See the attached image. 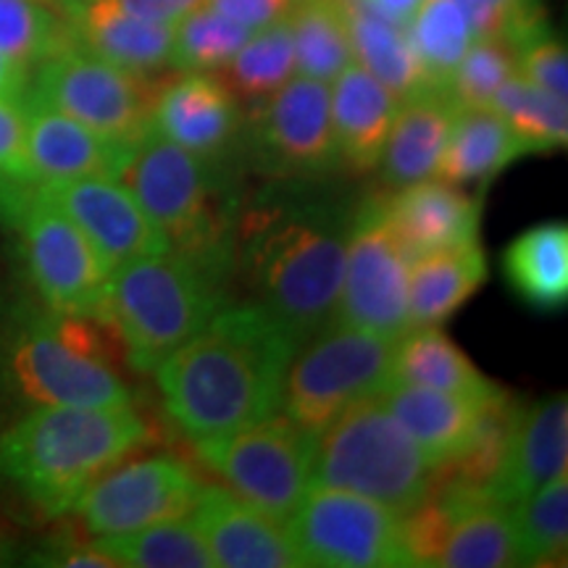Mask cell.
I'll return each mask as SVG.
<instances>
[{
  "label": "cell",
  "instance_id": "17",
  "mask_svg": "<svg viewBox=\"0 0 568 568\" xmlns=\"http://www.w3.org/2000/svg\"><path fill=\"white\" fill-rule=\"evenodd\" d=\"M190 521L201 531L213 564L222 568L303 566L284 524L226 487L203 485Z\"/></svg>",
  "mask_w": 568,
  "mask_h": 568
},
{
  "label": "cell",
  "instance_id": "47",
  "mask_svg": "<svg viewBox=\"0 0 568 568\" xmlns=\"http://www.w3.org/2000/svg\"><path fill=\"white\" fill-rule=\"evenodd\" d=\"M30 67L0 51V98H24Z\"/></svg>",
  "mask_w": 568,
  "mask_h": 568
},
{
  "label": "cell",
  "instance_id": "9",
  "mask_svg": "<svg viewBox=\"0 0 568 568\" xmlns=\"http://www.w3.org/2000/svg\"><path fill=\"white\" fill-rule=\"evenodd\" d=\"M193 443L197 458L226 489L276 521H287L308 493L316 435L284 414Z\"/></svg>",
  "mask_w": 568,
  "mask_h": 568
},
{
  "label": "cell",
  "instance_id": "27",
  "mask_svg": "<svg viewBox=\"0 0 568 568\" xmlns=\"http://www.w3.org/2000/svg\"><path fill=\"white\" fill-rule=\"evenodd\" d=\"M343 9L355 63L393 90L400 103L432 92L406 27L382 17L366 0H343Z\"/></svg>",
  "mask_w": 568,
  "mask_h": 568
},
{
  "label": "cell",
  "instance_id": "8",
  "mask_svg": "<svg viewBox=\"0 0 568 568\" xmlns=\"http://www.w3.org/2000/svg\"><path fill=\"white\" fill-rule=\"evenodd\" d=\"M0 203L19 230L42 301L55 314L101 322L109 272L88 237L40 195L38 184H0Z\"/></svg>",
  "mask_w": 568,
  "mask_h": 568
},
{
  "label": "cell",
  "instance_id": "16",
  "mask_svg": "<svg viewBox=\"0 0 568 568\" xmlns=\"http://www.w3.org/2000/svg\"><path fill=\"white\" fill-rule=\"evenodd\" d=\"M261 159L284 176L324 174L339 163L329 82L295 74L261 105Z\"/></svg>",
  "mask_w": 568,
  "mask_h": 568
},
{
  "label": "cell",
  "instance_id": "11",
  "mask_svg": "<svg viewBox=\"0 0 568 568\" xmlns=\"http://www.w3.org/2000/svg\"><path fill=\"white\" fill-rule=\"evenodd\" d=\"M161 84L71 42L38 63L32 95L122 145H138L153 130Z\"/></svg>",
  "mask_w": 568,
  "mask_h": 568
},
{
  "label": "cell",
  "instance_id": "32",
  "mask_svg": "<svg viewBox=\"0 0 568 568\" xmlns=\"http://www.w3.org/2000/svg\"><path fill=\"white\" fill-rule=\"evenodd\" d=\"M437 566L443 568H503L518 566L516 539L508 508L479 493L460 506L447 529Z\"/></svg>",
  "mask_w": 568,
  "mask_h": 568
},
{
  "label": "cell",
  "instance_id": "43",
  "mask_svg": "<svg viewBox=\"0 0 568 568\" xmlns=\"http://www.w3.org/2000/svg\"><path fill=\"white\" fill-rule=\"evenodd\" d=\"M0 184H34L27 163L24 98H0Z\"/></svg>",
  "mask_w": 568,
  "mask_h": 568
},
{
  "label": "cell",
  "instance_id": "41",
  "mask_svg": "<svg viewBox=\"0 0 568 568\" xmlns=\"http://www.w3.org/2000/svg\"><path fill=\"white\" fill-rule=\"evenodd\" d=\"M479 38H500L514 51L548 30L542 0H464Z\"/></svg>",
  "mask_w": 568,
  "mask_h": 568
},
{
  "label": "cell",
  "instance_id": "25",
  "mask_svg": "<svg viewBox=\"0 0 568 568\" xmlns=\"http://www.w3.org/2000/svg\"><path fill=\"white\" fill-rule=\"evenodd\" d=\"M453 116L456 105L439 90L403 101L379 161L385 182L400 190L435 180Z\"/></svg>",
  "mask_w": 568,
  "mask_h": 568
},
{
  "label": "cell",
  "instance_id": "44",
  "mask_svg": "<svg viewBox=\"0 0 568 568\" xmlns=\"http://www.w3.org/2000/svg\"><path fill=\"white\" fill-rule=\"evenodd\" d=\"M293 3L295 0H203V6L237 21L240 27L251 32L264 30V27L287 17Z\"/></svg>",
  "mask_w": 568,
  "mask_h": 568
},
{
  "label": "cell",
  "instance_id": "20",
  "mask_svg": "<svg viewBox=\"0 0 568 568\" xmlns=\"http://www.w3.org/2000/svg\"><path fill=\"white\" fill-rule=\"evenodd\" d=\"M237 126L240 105L213 74L182 71L159 88L153 130L197 159H216L237 134Z\"/></svg>",
  "mask_w": 568,
  "mask_h": 568
},
{
  "label": "cell",
  "instance_id": "35",
  "mask_svg": "<svg viewBox=\"0 0 568 568\" xmlns=\"http://www.w3.org/2000/svg\"><path fill=\"white\" fill-rule=\"evenodd\" d=\"M518 566L564 564L568 545V477L556 479L508 506Z\"/></svg>",
  "mask_w": 568,
  "mask_h": 568
},
{
  "label": "cell",
  "instance_id": "28",
  "mask_svg": "<svg viewBox=\"0 0 568 568\" xmlns=\"http://www.w3.org/2000/svg\"><path fill=\"white\" fill-rule=\"evenodd\" d=\"M524 155H529L527 148L495 109H456L435 180L489 182Z\"/></svg>",
  "mask_w": 568,
  "mask_h": 568
},
{
  "label": "cell",
  "instance_id": "23",
  "mask_svg": "<svg viewBox=\"0 0 568 568\" xmlns=\"http://www.w3.org/2000/svg\"><path fill=\"white\" fill-rule=\"evenodd\" d=\"M495 395L471 397L408 385H387L379 393L389 414L414 437L435 468L453 464L471 447L487 403Z\"/></svg>",
  "mask_w": 568,
  "mask_h": 568
},
{
  "label": "cell",
  "instance_id": "37",
  "mask_svg": "<svg viewBox=\"0 0 568 568\" xmlns=\"http://www.w3.org/2000/svg\"><path fill=\"white\" fill-rule=\"evenodd\" d=\"M489 109L506 119V124L527 148V153H550L566 148L568 140V105L566 98L514 74L495 92Z\"/></svg>",
  "mask_w": 568,
  "mask_h": 568
},
{
  "label": "cell",
  "instance_id": "12",
  "mask_svg": "<svg viewBox=\"0 0 568 568\" xmlns=\"http://www.w3.org/2000/svg\"><path fill=\"white\" fill-rule=\"evenodd\" d=\"M287 535L303 566H410L400 537V514L345 489L308 487L287 518Z\"/></svg>",
  "mask_w": 568,
  "mask_h": 568
},
{
  "label": "cell",
  "instance_id": "40",
  "mask_svg": "<svg viewBox=\"0 0 568 568\" xmlns=\"http://www.w3.org/2000/svg\"><path fill=\"white\" fill-rule=\"evenodd\" d=\"M518 74L516 51L500 38H477L445 84L456 109H481L493 103L503 82Z\"/></svg>",
  "mask_w": 568,
  "mask_h": 568
},
{
  "label": "cell",
  "instance_id": "39",
  "mask_svg": "<svg viewBox=\"0 0 568 568\" xmlns=\"http://www.w3.org/2000/svg\"><path fill=\"white\" fill-rule=\"evenodd\" d=\"M71 42L69 24L45 0H0V51L11 59L38 67Z\"/></svg>",
  "mask_w": 568,
  "mask_h": 568
},
{
  "label": "cell",
  "instance_id": "31",
  "mask_svg": "<svg viewBox=\"0 0 568 568\" xmlns=\"http://www.w3.org/2000/svg\"><path fill=\"white\" fill-rule=\"evenodd\" d=\"M295 74V45L287 17L264 30H255L222 69L213 71V77L230 90L237 105H255V109H261Z\"/></svg>",
  "mask_w": 568,
  "mask_h": 568
},
{
  "label": "cell",
  "instance_id": "3",
  "mask_svg": "<svg viewBox=\"0 0 568 568\" xmlns=\"http://www.w3.org/2000/svg\"><path fill=\"white\" fill-rule=\"evenodd\" d=\"M153 443L132 406H40L0 435V477L42 514H71L101 474Z\"/></svg>",
  "mask_w": 568,
  "mask_h": 568
},
{
  "label": "cell",
  "instance_id": "18",
  "mask_svg": "<svg viewBox=\"0 0 568 568\" xmlns=\"http://www.w3.org/2000/svg\"><path fill=\"white\" fill-rule=\"evenodd\" d=\"M27 111V163L34 184L113 176L119 180L132 148L113 142L53 105L30 95Z\"/></svg>",
  "mask_w": 568,
  "mask_h": 568
},
{
  "label": "cell",
  "instance_id": "6",
  "mask_svg": "<svg viewBox=\"0 0 568 568\" xmlns=\"http://www.w3.org/2000/svg\"><path fill=\"white\" fill-rule=\"evenodd\" d=\"M435 481L437 468L379 395L355 403L316 435L311 487L345 489L403 516Z\"/></svg>",
  "mask_w": 568,
  "mask_h": 568
},
{
  "label": "cell",
  "instance_id": "13",
  "mask_svg": "<svg viewBox=\"0 0 568 568\" xmlns=\"http://www.w3.org/2000/svg\"><path fill=\"white\" fill-rule=\"evenodd\" d=\"M410 258L389 224L385 201L361 205L347 226L343 284L332 324L400 339L408 322Z\"/></svg>",
  "mask_w": 568,
  "mask_h": 568
},
{
  "label": "cell",
  "instance_id": "5",
  "mask_svg": "<svg viewBox=\"0 0 568 568\" xmlns=\"http://www.w3.org/2000/svg\"><path fill=\"white\" fill-rule=\"evenodd\" d=\"M209 163L151 130L132 145L119 180L159 226L169 251L226 274L234 253L232 211Z\"/></svg>",
  "mask_w": 568,
  "mask_h": 568
},
{
  "label": "cell",
  "instance_id": "10",
  "mask_svg": "<svg viewBox=\"0 0 568 568\" xmlns=\"http://www.w3.org/2000/svg\"><path fill=\"white\" fill-rule=\"evenodd\" d=\"M90 322L61 314L59 322L27 326L13 339L9 366L21 395L38 406H132L130 387L105 364Z\"/></svg>",
  "mask_w": 568,
  "mask_h": 568
},
{
  "label": "cell",
  "instance_id": "21",
  "mask_svg": "<svg viewBox=\"0 0 568 568\" xmlns=\"http://www.w3.org/2000/svg\"><path fill=\"white\" fill-rule=\"evenodd\" d=\"M385 211L410 261L477 243L479 197L460 193L450 182L424 180L400 187V193L387 197Z\"/></svg>",
  "mask_w": 568,
  "mask_h": 568
},
{
  "label": "cell",
  "instance_id": "29",
  "mask_svg": "<svg viewBox=\"0 0 568 568\" xmlns=\"http://www.w3.org/2000/svg\"><path fill=\"white\" fill-rule=\"evenodd\" d=\"M389 385L471 397H489L500 389L468 361V355L439 326H418L397 339Z\"/></svg>",
  "mask_w": 568,
  "mask_h": 568
},
{
  "label": "cell",
  "instance_id": "4",
  "mask_svg": "<svg viewBox=\"0 0 568 568\" xmlns=\"http://www.w3.org/2000/svg\"><path fill=\"white\" fill-rule=\"evenodd\" d=\"M224 276L174 251L142 255L109 274L101 322L138 372H155L222 308Z\"/></svg>",
  "mask_w": 568,
  "mask_h": 568
},
{
  "label": "cell",
  "instance_id": "26",
  "mask_svg": "<svg viewBox=\"0 0 568 568\" xmlns=\"http://www.w3.org/2000/svg\"><path fill=\"white\" fill-rule=\"evenodd\" d=\"M487 280V258L479 243L422 255L408 266V322L439 326Z\"/></svg>",
  "mask_w": 568,
  "mask_h": 568
},
{
  "label": "cell",
  "instance_id": "46",
  "mask_svg": "<svg viewBox=\"0 0 568 568\" xmlns=\"http://www.w3.org/2000/svg\"><path fill=\"white\" fill-rule=\"evenodd\" d=\"M51 560L48 564L51 566H71V568H80V566H90V568H116V560L105 556L95 548V545H90V548H67L61 552H53V556H48Z\"/></svg>",
  "mask_w": 568,
  "mask_h": 568
},
{
  "label": "cell",
  "instance_id": "42",
  "mask_svg": "<svg viewBox=\"0 0 568 568\" xmlns=\"http://www.w3.org/2000/svg\"><path fill=\"white\" fill-rule=\"evenodd\" d=\"M518 74L527 77L529 82L550 90L552 95L568 98V53L550 30L537 32L516 51Z\"/></svg>",
  "mask_w": 568,
  "mask_h": 568
},
{
  "label": "cell",
  "instance_id": "22",
  "mask_svg": "<svg viewBox=\"0 0 568 568\" xmlns=\"http://www.w3.org/2000/svg\"><path fill=\"white\" fill-rule=\"evenodd\" d=\"M71 40L134 74L153 77L172 69L174 24L138 19L105 0H61Z\"/></svg>",
  "mask_w": 568,
  "mask_h": 568
},
{
  "label": "cell",
  "instance_id": "19",
  "mask_svg": "<svg viewBox=\"0 0 568 568\" xmlns=\"http://www.w3.org/2000/svg\"><path fill=\"white\" fill-rule=\"evenodd\" d=\"M568 464V400L550 395L527 410H518L510 429L506 456L487 485V497L500 506L535 493L545 481L556 479Z\"/></svg>",
  "mask_w": 568,
  "mask_h": 568
},
{
  "label": "cell",
  "instance_id": "24",
  "mask_svg": "<svg viewBox=\"0 0 568 568\" xmlns=\"http://www.w3.org/2000/svg\"><path fill=\"white\" fill-rule=\"evenodd\" d=\"M329 95L339 163L353 172H372L379 166L400 101L355 61L329 82Z\"/></svg>",
  "mask_w": 568,
  "mask_h": 568
},
{
  "label": "cell",
  "instance_id": "30",
  "mask_svg": "<svg viewBox=\"0 0 568 568\" xmlns=\"http://www.w3.org/2000/svg\"><path fill=\"white\" fill-rule=\"evenodd\" d=\"M503 274L531 308H564L568 301V226L545 222L518 234L503 253Z\"/></svg>",
  "mask_w": 568,
  "mask_h": 568
},
{
  "label": "cell",
  "instance_id": "1",
  "mask_svg": "<svg viewBox=\"0 0 568 568\" xmlns=\"http://www.w3.org/2000/svg\"><path fill=\"white\" fill-rule=\"evenodd\" d=\"M295 337L255 303L222 305L155 368L166 414L190 439L230 435L282 414Z\"/></svg>",
  "mask_w": 568,
  "mask_h": 568
},
{
  "label": "cell",
  "instance_id": "48",
  "mask_svg": "<svg viewBox=\"0 0 568 568\" xmlns=\"http://www.w3.org/2000/svg\"><path fill=\"white\" fill-rule=\"evenodd\" d=\"M368 6H372L374 11H379L382 17L397 21V24L406 27L410 19H414V13L418 6H422V0H366Z\"/></svg>",
  "mask_w": 568,
  "mask_h": 568
},
{
  "label": "cell",
  "instance_id": "15",
  "mask_svg": "<svg viewBox=\"0 0 568 568\" xmlns=\"http://www.w3.org/2000/svg\"><path fill=\"white\" fill-rule=\"evenodd\" d=\"M38 190L88 237L109 274L142 255L169 251L159 226L122 180L82 176L38 184Z\"/></svg>",
  "mask_w": 568,
  "mask_h": 568
},
{
  "label": "cell",
  "instance_id": "45",
  "mask_svg": "<svg viewBox=\"0 0 568 568\" xmlns=\"http://www.w3.org/2000/svg\"><path fill=\"white\" fill-rule=\"evenodd\" d=\"M61 3V0H55ZM113 9L132 13L138 19L148 21H161V24H176L182 17H187L190 11L197 9L203 0H105Z\"/></svg>",
  "mask_w": 568,
  "mask_h": 568
},
{
  "label": "cell",
  "instance_id": "33",
  "mask_svg": "<svg viewBox=\"0 0 568 568\" xmlns=\"http://www.w3.org/2000/svg\"><path fill=\"white\" fill-rule=\"evenodd\" d=\"M297 74L332 82L353 63L343 0H295L287 13Z\"/></svg>",
  "mask_w": 568,
  "mask_h": 568
},
{
  "label": "cell",
  "instance_id": "36",
  "mask_svg": "<svg viewBox=\"0 0 568 568\" xmlns=\"http://www.w3.org/2000/svg\"><path fill=\"white\" fill-rule=\"evenodd\" d=\"M98 550L130 568H216L193 521H163L119 537L92 539Z\"/></svg>",
  "mask_w": 568,
  "mask_h": 568
},
{
  "label": "cell",
  "instance_id": "7",
  "mask_svg": "<svg viewBox=\"0 0 568 568\" xmlns=\"http://www.w3.org/2000/svg\"><path fill=\"white\" fill-rule=\"evenodd\" d=\"M395 343V337L376 332L326 324L290 361L282 395L284 416L311 435H322L347 408L389 385Z\"/></svg>",
  "mask_w": 568,
  "mask_h": 568
},
{
  "label": "cell",
  "instance_id": "34",
  "mask_svg": "<svg viewBox=\"0 0 568 568\" xmlns=\"http://www.w3.org/2000/svg\"><path fill=\"white\" fill-rule=\"evenodd\" d=\"M406 30L426 82L439 92H445L450 74L479 38L464 0H422Z\"/></svg>",
  "mask_w": 568,
  "mask_h": 568
},
{
  "label": "cell",
  "instance_id": "2",
  "mask_svg": "<svg viewBox=\"0 0 568 568\" xmlns=\"http://www.w3.org/2000/svg\"><path fill=\"white\" fill-rule=\"evenodd\" d=\"M347 226L351 222L316 203L264 205L240 224V266L253 303L297 345L335 318Z\"/></svg>",
  "mask_w": 568,
  "mask_h": 568
},
{
  "label": "cell",
  "instance_id": "38",
  "mask_svg": "<svg viewBox=\"0 0 568 568\" xmlns=\"http://www.w3.org/2000/svg\"><path fill=\"white\" fill-rule=\"evenodd\" d=\"M251 34L253 32L240 27L237 21L201 3L174 24L172 69L180 74L182 71L213 74L245 45Z\"/></svg>",
  "mask_w": 568,
  "mask_h": 568
},
{
  "label": "cell",
  "instance_id": "14",
  "mask_svg": "<svg viewBox=\"0 0 568 568\" xmlns=\"http://www.w3.org/2000/svg\"><path fill=\"white\" fill-rule=\"evenodd\" d=\"M203 481L174 456L124 458L80 495L71 514L92 539L119 537L193 514Z\"/></svg>",
  "mask_w": 568,
  "mask_h": 568
}]
</instances>
